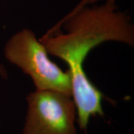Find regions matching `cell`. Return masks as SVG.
Segmentation results:
<instances>
[{"label": "cell", "mask_w": 134, "mask_h": 134, "mask_svg": "<svg viewBox=\"0 0 134 134\" xmlns=\"http://www.w3.org/2000/svg\"><path fill=\"white\" fill-rule=\"evenodd\" d=\"M5 58L29 75L35 90H54L72 96L69 71H63L51 60L43 43L29 29L14 34L8 40Z\"/></svg>", "instance_id": "2"}, {"label": "cell", "mask_w": 134, "mask_h": 134, "mask_svg": "<svg viewBox=\"0 0 134 134\" xmlns=\"http://www.w3.org/2000/svg\"><path fill=\"white\" fill-rule=\"evenodd\" d=\"M98 1H99V0H82L81 2L78 5H77L76 7L72 10L70 13H74V12H75L77 10L83 8V7H86L87 5L92 4V3H94V2H98ZM115 0H107V2H115Z\"/></svg>", "instance_id": "4"}, {"label": "cell", "mask_w": 134, "mask_h": 134, "mask_svg": "<svg viewBox=\"0 0 134 134\" xmlns=\"http://www.w3.org/2000/svg\"><path fill=\"white\" fill-rule=\"evenodd\" d=\"M26 100L23 134H76L77 110L72 96L35 90Z\"/></svg>", "instance_id": "3"}, {"label": "cell", "mask_w": 134, "mask_h": 134, "mask_svg": "<svg viewBox=\"0 0 134 134\" xmlns=\"http://www.w3.org/2000/svg\"><path fill=\"white\" fill-rule=\"evenodd\" d=\"M40 40L48 54L69 67L77 124L86 131L92 117L103 116L104 96L87 77L83 64L88 54L101 43L115 41L134 45V29L130 18L116 10L115 2L83 7L69 13L48 30Z\"/></svg>", "instance_id": "1"}, {"label": "cell", "mask_w": 134, "mask_h": 134, "mask_svg": "<svg viewBox=\"0 0 134 134\" xmlns=\"http://www.w3.org/2000/svg\"><path fill=\"white\" fill-rule=\"evenodd\" d=\"M5 75H6V69L4 66L0 63V76L3 77L5 76Z\"/></svg>", "instance_id": "5"}]
</instances>
